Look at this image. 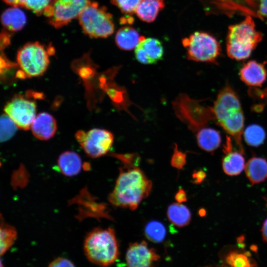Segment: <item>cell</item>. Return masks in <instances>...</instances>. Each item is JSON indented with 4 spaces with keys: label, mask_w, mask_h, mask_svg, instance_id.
Masks as SVG:
<instances>
[{
    "label": "cell",
    "mask_w": 267,
    "mask_h": 267,
    "mask_svg": "<svg viewBox=\"0 0 267 267\" xmlns=\"http://www.w3.org/2000/svg\"><path fill=\"white\" fill-rule=\"evenodd\" d=\"M119 170L108 200L114 207L135 210L150 193L152 183L136 166H123Z\"/></svg>",
    "instance_id": "cell-1"
},
{
    "label": "cell",
    "mask_w": 267,
    "mask_h": 267,
    "mask_svg": "<svg viewBox=\"0 0 267 267\" xmlns=\"http://www.w3.org/2000/svg\"><path fill=\"white\" fill-rule=\"evenodd\" d=\"M214 120L234 139L239 151L244 153L241 142L244 117L241 105L236 93L228 85L219 92L211 107Z\"/></svg>",
    "instance_id": "cell-2"
},
{
    "label": "cell",
    "mask_w": 267,
    "mask_h": 267,
    "mask_svg": "<svg viewBox=\"0 0 267 267\" xmlns=\"http://www.w3.org/2000/svg\"><path fill=\"white\" fill-rule=\"evenodd\" d=\"M84 249L87 259L92 263L101 267H110L120 254L114 229L111 227L94 228L87 234Z\"/></svg>",
    "instance_id": "cell-3"
},
{
    "label": "cell",
    "mask_w": 267,
    "mask_h": 267,
    "mask_svg": "<svg viewBox=\"0 0 267 267\" xmlns=\"http://www.w3.org/2000/svg\"><path fill=\"white\" fill-rule=\"evenodd\" d=\"M262 39L252 17L247 15L241 22L229 26L226 37L227 54L236 60L246 59Z\"/></svg>",
    "instance_id": "cell-4"
},
{
    "label": "cell",
    "mask_w": 267,
    "mask_h": 267,
    "mask_svg": "<svg viewBox=\"0 0 267 267\" xmlns=\"http://www.w3.org/2000/svg\"><path fill=\"white\" fill-rule=\"evenodd\" d=\"M78 18L83 31L90 37L105 38L114 31L112 15L96 2L90 1Z\"/></svg>",
    "instance_id": "cell-5"
},
{
    "label": "cell",
    "mask_w": 267,
    "mask_h": 267,
    "mask_svg": "<svg viewBox=\"0 0 267 267\" xmlns=\"http://www.w3.org/2000/svg\"><path fill=\"white\" fill-rule=\"evenodd\" d=\"M182 44L186 49V57L190 60L215 63L221 55L220 43L206 32H195L184 38Z\"/></svg>",
    "instance_id": "cell-6"
},
{
    "label": "cell",
    "mask_w": 267,
    "mask_h": 267,
    "mask_svg": "<svg viewBox=\"0 0 267 267\" xmlns=\"http://www.w3.org/2000/svg\"><path fill=\"white\" fill-rule=\"evenodd\" d=\"M51 51L37 42L28 43L21 47L17 52V61L25 77L42 75L49 64Z\"/></svg>",
    "instance_id": "cell-7"
},
{
    "label": "cell",
    "mask_w": 267,
    "mask_h": 267,
    "mask_svg": "<svg viewBox=\"0 0 267 267\" xmlns=\"http://www.w3.org/2000/svg\"><path fill=\"white\" fill-rule=\"evenodd\" d=\"M75 136L87 155L92 158L106 155L114 141L113 134L102 129L94 128L87 132L79 131Z\"/></svg>",
    "instance_id": "cell-8"
},
{
    "label": "cell",
    "mask_w": 267,
    "mask_h": 267,
    "mask_svg": "<svg viewBox=\"0 0 267 267\" xmlns=\"http://www.w3.org/2000/svg\"><path fill=\"white\" fill-rule=\"evenodd\" d=\"M90 0H55L44 13L49 23L56 28H61L79 16Z\"/></svg>",
    "instance_id": "cell-9"
},
{
    "label": "cell",
    "mask_w": 267,
    "mask_h": 267,
    "mask_svg": "<svg viewBox=\"0 0 267 267\" xmlns=\"http://www.w3.org/2000/svg\"><path fill=\"white\" fill-rule=\"evenodd\" d=\"M4 111L18 129L28 130L36 117V104L21 95H16L5 105Z\"/></svg>",
    "instance_id": "cell-10"
},
{
    "label": "cell",
    "mask_w": 267,
    "mask_h": 267,
    "mask_svg": "<svg viewBox=\"0 0 267 267\" xmlns=\"http://www.w3.org/2000/svg\"><path fill=\"white\" fill-rule=\"evenodd\" d=\"M160 256L145 241L131 243L126 252V267H156Z\"/></svg>",
    "instance_id": "cell-11"
},
{
    "label": "cell",
    "mask_w": 267,
    "mask_h": 267,
    "mask_svg": "<svg viewBox=\"0 0 267 267\" xmlns=\"http://www.w3.org/2000/svg\"><path fill=\"white\" fill-rule=\"evenodd\" d=\"M135 57L140 63L152 64L162 59L164 55V48L161 42L153 38L141 39L135 48Z\"/></svg>",
    "instance_id": "cell-12"
},
{
    "label": "cell",
    "mask_w": 267,
    "mask_h": 267,
    "mask_svg": "<svg viewBox=\"0 0 267 267\" xmlns=\"http://www.w3.org/2000/svg\"><path fill=\"white\" fill-rule=\"evenodd\" d=\"M240 79L251 87H261L267 77V71L263 63L250 60L243 64L239 71Z\"/></svg>",
    "instance_id": "cell-13"
},
{
    "label": "cell",
    "mask_w": 267,
    "mask_h": 267,
    "mask_svg": "<svg viewBox=\"0 0 267 267\" xmlns=\"http://www.w3.org/2000/svg\"><path fill=\"white\" fill-rule=\"evenodd\" d=\"M230 137H227L223 152L225 156L222 160V167L227 175L234 176L240 174L245 167V160L241 152H232Z\"/></svg>",
    "instance_id": "cell-14"
},
{
    "label": "cell",
    "mask_w": 267,
    "mask_h": 267,
    "mask_svg": "<svg viewBox=\"0 0 267 267\" xmlns=\"http://www.w3.org/2000/svg\"><path fill=\"white\" fill-rule=\"evenodd\" d=\"M31 128L32 134L37 138L46 140L55 134L57 130L56 122L49 113L42 112L35 117Z\"/></svg>",
    "instance_id": "cell-15"
},
{
    "label": "cell",
    "mask_w": 267,
    "mask_h": 267,
    "mask_svg": "<svg viewBox=\"0 0 267 267\" xmlns=\"http://www.w3.org/2000/svg\"><path fill=\"white\" fill-rule=\"evenodd\" d=\"M245 171L252 185L263 182L267 178V161L263 158L253 157L247 162Z\"/></svg>",
    "instance_id": "cell-16"
},
{
    "label": "cell",
    "mask_w": 267,
    "mask_h": 267,
    "mask_svg": "<svg viewBox=\"0 0 267 267\" xmlns=\"http://www.w3.org/2000/svg\"><path fill=\"white\" fill-rule=\"evenodd\" d=\"M57 165L60 172L67 177L78 175L81 172L82 166L80 156L71 151H65L59 155Z\"/></svg>",
    "instance_id": "cell-17"
},
{
    "label": "cell",
    "mask_w": 267,
    "mask_h": 267,
    "mask_svg": "<svg viewBox=\"0 0 267 267\" xmlns=\"http://www.w3.org/2000/svg\"><path fill=\"white\" fill-rule=\"evenodd\" d=\"M18 7L12 6L5 9L1 14L2 25L10 32L20 31L26 23V15Z\"/></svg>",
    "instance_id": "cell-18"
},
{
    "label": "cell",
    "mask_w": 267,
    "mask_h": 267,
    "mask_svg": "<svg viewBox=\"0 0 267 267\" xmlns=\"http://www.w3.org/2000/svg\"><path fill=\"white\" fill-rule=\"evenodd\" d=\"M142 36L134 28L124 26L118 30L115 42L117 46L122 50L130 51L135 48L139 43Z\"/></svg>",
    "instance_id": "cell-19"
},
{
    "label": "cell",
    "mask_w": 267,
    "mask_h": 267,
    "mask_svg": "<svg viewBox=\"0 0 267 267\" xmlns=\"http://www.w3.org/2000/svg\"><path fill=\"white\" fill-rule=\"evenodd\" d=\"M196 137L199 147L208 152L215 151L221 143L219 132L208 127L203 128L197 132Z\"/></svg>",
    "instance_id": "cell-20"
},
{
    "label": "cell",
    "mask_w": 267,
    "mask_h": 267,
    "mask_svg": "<svg viewBox=\"0 0 267 267\" xmlns=\"http://www.w3.org/2000/svg\"><path fill=\"white\" fill-rule=\"evenodd\" d=\"M164 7V0H142L135 13L141 20L150 23L156 19L159 12Z\"/></svg>",
    "instance_id": "cell-21"
},
{
    "label": "cell",
    "mask_w": 267,
    "mask_h": 267,
    "mask_svg": "<svg viewBox=\"0 0 267 267\" xmlns=\"http://www.w3.org/2000/svg\"><path fill=\"white\" fill-rule=\"evenodd\" d=\"M167 216L170 222L178 227L188 225L191 219L189 209L179 203L170 204L167 209Z\"/></svg>",
    "instance_id": "cell-22"
},
{
    "label": "cell",
    "mask_w": 267,
    "mask_h": 267,
    "mask_svg": "<svg viewBox=\"0 0 267 267\" xmlns=\"http://www.w3.org/2000/svg\"><path fill=\"white\" fill-rule=\"evenodd\" d=\"M17 238L16 229L12 225L1 221L0 232V254L4 255L11 247Z\"/></svg>",
    "instance_id": "cell-23"
},
{
    "label": "cell",
    "mask_w": 267,
    "mask_h": 267,
    "mask_svg": "<svg viewBox=\"0 0 267 267\" xmlns=\"http://www.w3.org/2000/svg\"><path fill=\"white\" fill-rule=\"evenodd\" d=\"M243 133L245 142L251 146H259L265 140V130L258 125H250L245 129Z\"/></svg>",
    "instance_id": "cell-24"
},
{
    "label": "cell",
    "mask_w": 267,
    "mask_h": 267,
    "mask_svg": "<svg viewBox=\"0 0 267 267\" xmlns=\"http://www.w3.org/2000/svg\"><path fill=\"white\" fill-rule=\"evenodd\" d=\"M144 234L146 238L151 242L159 243L165 239L166 229L160 222L151 221L148 222L144 228Z\"/></svg>",
    "instance_id": "cell-25"
},
{
    "label": "cell",
    "mask_w": 267,
    "mask_h": 267,
    "mask_svg": "<svg viewBox=\"0 0 267 267\" xmlns=\"http://www.w3.org/2000/svg\"><path fill=\"white\" fill-rule=\"evenodd\" d=\"M17 127L12 120L6 114L0 118V141H5L15 133Z\"/></svg>",
    "instance_id": "cell-26"
},
{
    "label": "cell",
    "mask_w": 267,
    "mask_h": 267,
    "mask_svg": "<svg viewBox=\"0 0 267 267\" xmlns=\"http://www.w3.org/2000/svg\"><path fill=\"white\" fill-rule=\"evenodd\" d=\"M55 0H25L23 6L37 15L44 14Z\"/></svg>",
    "instance_id": "cell-27"
},
{
    "label": "cell",
    "mask_w": 267,
    "mask_h": 267,
    "mask_svg": "<svg viewBox=\"0 0 267 267\" xmlns=\"http://www.w3.org/2000/svg\"><path fill=\"white\" fill-rule=\"evenodd\" d=\"M142 0H111V3L126 15L135 13V10Z\"/></svg>",
    "instance_id": "cell-28"
},
{
    "label": "cell",
    "mask_w": 267,
    "mask_h": 267,
    "mask_svg": "<svg viewBox=\"0 0 267 267\" xmlns=\"http://www.w3.org/2000/svg\"><path fill=\"white\" fill-rule=\"evenodd\" d=\"M186 162V154L179 150L178 145L175 143L174 153L171 160V165L177 169L181 170L183 169Z\"/></svg>",
    "instance_id": "cell-29"
},
{
    "label": "cell",
    "mask_w": 267,
    "mask_h": 267,
    "mask_svg": "<svg viewBox=\"0 0 267 267\" xmlns=\"http://www.w3.org/2000/svg\"><path fill=\"white\" fill-rule=\"evenodd\" d=\"M114 157L118 158L119 160L124 164V166H138V162L140 158L137 154H112Z\"/></svg>",
    "instance_id": "cell-30"
},
{
    "label": "cell",
    "mask_w": 267,
    "mask_h": 267,
    "mask_svg": "<svg viewBox=\"0 0 267 267\" xmlns=\"http://www.w3.org/2000/svg\"><path fill=\"white\" fill-rule=\"evenodd\" d=\"M256 16L267 24V0H257Z\"/></svg>",
    "instance_id": "cell-31"
},
{
    "label": "cell",
    "mask_w": 267,
    "mask_h": 267,
    "mask_svg": "<svg viewBox=\"0 0 267 267\" xmlns=\"http://www.w3.org/2000/svg\"><path fill=\"white\" fill-rule=\"evenodd\" d=\"M48 267H75V266L69 260L59 257L52 261Z\"/></svg>",
    "instance_id": "cell-32"
},
{
    "label": "cell",
    "mask_w": 267,
    "mask_h": 267,
    "mask_svg": "<svg viewBox=\"0 0 267 267\" xmlns=\"http://www.w3.org/2000/svg\"><path fill=\"white\" fill-rule=\"evenodd\" d=\"M206 177V173L202 170L194 171L192 174L193 182L198 184L201 183Z\"/></svg>",
    "instance_id": "cell-33"
},
{
    "label": "cell",
    "mask_w": 267,
    "mask_h": 267,
    "mask_svg": "<svg viewBox=\"0 0 267 267\" xmlns=\"http://www.w3.org/2000/svg\"><path fill=\"white\" fill-rule=\"evenodd\" d=\"M175 200L179 203L186 201L187 196L186 192L182 189H179L175 196Z\"/></svg>",
    "instance_id": "cell-34"
},
{
    "label": "cell",
    "mask_w": 267,
    "mask_h": 267,
    "mask_svg": "<svg viewBox=\"0 0 267 267\" xmlns=\"http://www.w3.org/2000/svg\"><path fill=\"white\" fill-rule=\"evenodd\" d=\"M5 3L15 6H23L25 0H3Z\"/></svg>",
    "instance_id": "cell-35"
},
{
    "label": "cell",
    "mask_w": 267,
    "mask_h": 267,
    "mask_svg": "<svg viewBox=\"0 0 267 267\" xmlns=\"http://www.w3.org/2000/svg\"><path fill=\"white\" fill-rule=\"evenodd\" d=\"M261 232L264 241L267 243V219L263 224Z\"/></svg>",
    "instance_id": "cell-36"
}]
</instances>
